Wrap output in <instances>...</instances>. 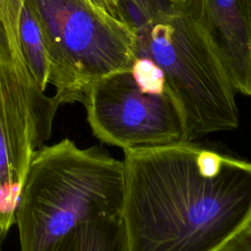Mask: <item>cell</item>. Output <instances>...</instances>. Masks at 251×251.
<instances>
[{
  "instance_id": "cell-1",
  "label": "cell",
  "mask_w": 251,
  "mask_h": 251,
  "mask_svg": "<svg viewBox=\"0 0 251 251\" xmlns=\"http://www.w3.org/2000/svg\"><path fill=\"white\" fill-rule=\"evenodd\" d=\"M124 156L127 251H219L251 221V162L193 141Z\"/></svg>"
},
{
  "instance_id": "cell-2",
  "label": "cell",
  "mask_w": 251,
  "mask_h": 251,
  "mask_svg": "<svg viewBox=\"0 0 251 251\" xmlns=\"http://www.w3.org/2000/svg\"><path fill=\"white\" fill-rule=\"evenodd\" d=\"M124 197V161L102 147L80 148L68 138L42 146L16 209L21 251H51L80 224L122 214Z\"/></svg>"
},
{
  "instance_id": "cell-3",
  "label": "cell",
  "mask_w": 251,
  "mask_h": 251,
  "mask_svg": "<svg viewBox=\"0 0 251 251\" xmlns=\"http://www.w3.org/2000/svg\"><path fill=\"white\" fill-rule=\"evenodd\" d=\"M135 57L164 72L189 141L238 127L235 90L201 16L199 0H176L165 17L133 33Z\"/></svg>"
},
{
  "instance_id": "cell-4",
  "label": "cell",
  "mask_w": 251,
  "mask_h": 251,
  "mask_svg": "<svg viewBox=\"0 0 251 251\" xmlns=\"http://www.w3.org/2000/svg\"><path fill=\"white\" fill-rule=\"evenodd\" d=\"M39 25L59 104L82 102L97 80L127 72L136 59L133 33L91 0H25Z\"/></svg>"
},
{
  "instance_id": "cell-5",
  "label": "cell",
  "mask_w": 251,
  "mask_h": 251,
  "mask_svg": "<svg viewBox=\"0 0 251 251\" xmlns=\"http://www.w3.org/2000/svg\"><path fill=\"white\" fill-rule=\"evenodd\" d=\"M60 104L34 81L25 63L0 45V238L16 222L29 164L52 132Z\"/></svg>"
},
{
  "instance_id": "cell-6",
  "label": "cell",
  "mask_w": 251,
  "mask_h": 251,
  "mask_svg": "<svg viewBox=\"0 0 251 251\" xmlns=\"http://www.w3.org/2000/svg\"><path fill=\"white\" fill-rule=\"evenodd\" d=\"M81 103L94 136L124 151L189 141L183 117L171 95L141 89L130 71L97 80Z\"/></svg>"
},
{
  "instance_id": "cell-7",
  "label": "cell",
  "mask_w": 251,
  "mask_h": 251,
  "mask_svg": "<svg viewBox=\"0 0 251 251\" xmlns=\"http://www.w3.org/2000/svg\"><path fill=\"white\" fill-rule=\"evenodd\" d=\"M207 32L235 92L251 97V0H199Z\"/></svg>"
},
{
  "instance_id": "cell-8",
  "label": "cell",
  "mask_w": 251,
  "mask_h": 251,
  "mask_svg": "<svg viewBox=\"0 0 251 251\" xmlns=\"http://www.w3.org/2000/svg\"><path fill=\"white\" fill-rule=\"evenodd\" d=\"M51 251H127L122 214L100 216L80 224Z\"/></svg>"
},
{
  "instance_id": "cell-9",
  "label": "cell",
  "mask_w": 251,
  "mask_h": 251,
  "mask_svg": "<svg viewBox=\"0 0 251 251\" xmlns=\"http://www.w3.org/2000/svg\"><path fill=\"white\" fill-rule=\"evenodd\" d=\"M19 37L25 66L39 88L45 91L49 83L50 62L37 20L25 2L21 12Z\"/></svg>"
},
{
  "instance_id": "cell-10",
  "label": "cell",
  "mask_w": 251,
  "mask_h": 251,
  "mask_svg": "<svg viewBox=\"0 0 251 251\" xmlns=\"http://www.w3.org/2000/svg\"><path fill=\"white\" fill-rule=\"evenodd\" d=\"M119 19L134 33L145 25L165 17L176 0H115Z\"/></svg>"
},
{
  "instance_id": "cell-11",
  "label": "cell",
  "mask_w": 251,
  "mask_h": 251,
  "mask_svg": "<svg viewBox=\"0 0 251 251\" xmlns=\"http://www.w3.org/2000/svg\"><path fill=\"white\" fill-rule=\"evenodd\" d=\"M25 2V0H0V45L9 47L23 61L19 23Z\"/></svg>"
},
{
  "instance_id": "cell-12",
  "label": "cell",
  "mask_w": 251,
  "mask_h": 251,
  "mask_svg": "<svg viewBox=\"0 0 251 251\" xmlns=\"http://www.w3.org/2000/svg\"><path fill=\"white\" fill-rule=\"evenodd\" d=\"M130 73L141 89L151 93H169L163 70L150 58L136 57Z\"/></svg>"
},
{
  "instance_id": "cell-13",
  "label": "cell",
  "mask_w": 251,
  "mask_h": 251,
  "mask_svg": "<svg viewBox=\"0 0 251 251\" xmlns=\"http://www.w3.org/2000/svg\"><path fill=\"white\" fill-rule=\"evenodd\" d=\"M219 251H251V221Z\"/></svg>"
},
{
  "instance_id": "cell-14",
  "label": "cell",
  "mask_w": 251,
  "mask_h": 251,
  "mask_svg": "<svg viewBox=\"0 0 251 251\" xmlns=\"http://www.w3.org/2000/svg\"><path fill=\"white\" fill-rule=\"evenodd\" d=\"M91 2L110 16L120 20L115 0H91Z\"/></svg>"
},
{
  "instance_id": "cell-15",
  "label": "cell",
  "mask_w": 251,
  "mask_h": 251,
  "mask_svg": "<svg viewBox=\"0 0 251 251\" xmlns=\"http://www.w3.org/2000/svg\"><path fill=\"white\" fill-rule=\"evenodd\" d=\"M2 245H3V240L0 238V251H3V247H2Z\"/></svg>"
}]
</instances>
